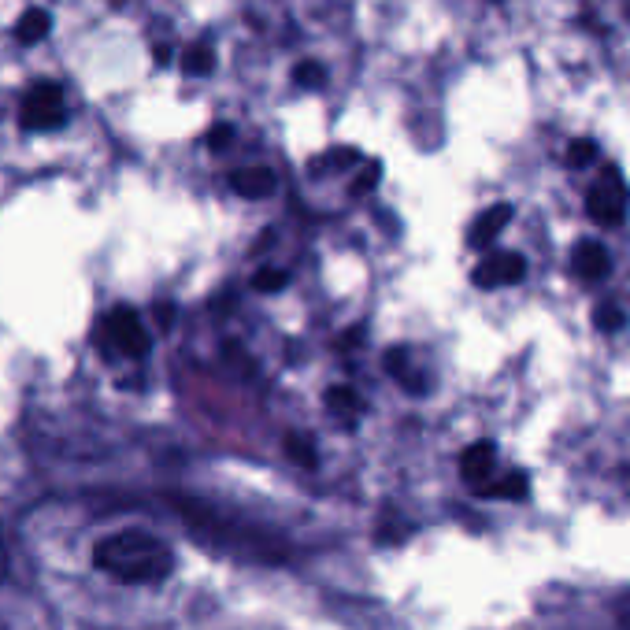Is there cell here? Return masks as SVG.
I'll use <instances>...</instances> for the list:
<instances>
[{
	"label": "cell",
	"mask_w": 630,
	"mask_h": 630,
	"mask_svg": "<svg viewBox=\"0 0 630 630\" xmlns=\"http://www.w3.org/2000/svg\"><path fill=\"white\" fill-rule=\"evenodd\" d=\"M327 164L334 167V171H341V167L360 164V149H334V152L327 156Z\"/></svg>",
	"instance_id": "obj_22"
},
{
	"label": "cell",
	"mask_w": 630,
	"mask_h": 630,
	"mask_svg": "<svg viewBox=\"0 0 630 630\" xmlns=\"http://www.w3.org/2000/svg\"><path fill=\"white\" fill-rule=\"evenodd\" d=\"M378 178H382V164H378V160H371V164H367L364 171L356 175L353 193H356V197H360V193H371V189L378 186Z\"/></svg>",
	"instance_id": "obj_20"
},
{
	"label": "cell",
	"mask_w": 630,
	"mask_h": 630,
	"mask_svg": "<svg viewBox=\"0 0 630 630\" xmlns=\"http://www.w3.org/2000/svg\"><path fill=\"white\" fill-rule=\"evenodd\" d=\"M527 493H530V479L523 471H512V475H504V479L479 486V497H486V501H523Z\"/></svg>",
	"instance_id": "obj_10"
},
{
	"label": "cell",
	"mask_w": 630,
	"mask_h": 630,
	"mask_svg": "<svg viewBox=\"0 0 630 630\" xmlns=\"http://www.w3.org/2000/svg\"><path fill=\"white\" fill-rule=\"evenodd\" d=\"M152 60L160 63V67H167V63H171V45H156V49H152Z\"/></svg>",
	"instance_id": "obj_24"
},
{
	"label": "cell",
	"mask_w": 630,
	"mask_h": 630,
	"mask_svg": "<svg viewBox=\"0 0 630 630\" xmlns=\"http://www.w3.org/2000/svg\"><path fill=\"white\" fill-rule=\"evenodd\" d=\"M327 408L341 419H353L360 412V393L353 386H334V390H327Z\"/></svg>",
	"instance_id": "obj_13"
},
{
	"label": "cell",
	"mask_w": 630,
	"mask_h": 630,
	"mask_svg": "<svg viewBox=\"0 0 630 630\" xmlns=\"http://www.w3.org/2000/svg\"><path fill=\"white\" fill-rule=\"evenodd\" d=\"M234 141V126L230 123H215L212 130H208V149L212 152H223Z\"/></svg>",
	"instance_id": "obj_21"
},
{
	"label": "cell",
	"mask_w": 630,
	"mask_h": 630,
	"mask_svg": "<svg viewBox=\"0 0 630 630\" xmlns=\"http://www.w3.org/2000/svg\"><path fill=\"white\" fill-rule=\"evenodd\" d=\"M278 186V175L271 171V167H245V171H234L230 175V189L238 193V197H245V201H264V197H271Z\"/></svg>",
	"instance_id": "obj_7"
},
{
	"label": "cell",
	"mask_w": 630,
	"mask_h": 630,
	"mask_svg": "<svg viewBox=\"0 0 630 630\" xmlns=\"http://www.w3.org/2000/svg\"><path fill=\"white\" fill-rule=\"evenodd\" d=\"M0 575H4V542H0Z\"/></svg>",
	"instance_id": "obj_25"
},
{
	"label": "cell",
	"mask_w": 630,
	"mask_h": 630,
	"mask_svg": "<svg viewBox=\"0 0 630 630\" xmlns=\"http://www.w3.org/2000/svg\"><path fill=\"white\" fill-rule=\"evenodd\" d=\"M356 341H364V330H360V327H349V334L338 341V349H353Z\"/></svg>",
	"instance_id": "obj_23"
},
{
	"label": "cell",
	"mask_w": 630,
	"mask_h": 630,
	"mask_svg": "<svg viewBox=\"0 0 630 630\" xmlns=\"http://www.w3.org/2000/svg\"><path fill=\"white\" fill-rule=\"evenodd\" d=\"M286 282H290V271H282V267H264V271H256V278H252V290L278 293V290H286Z\"/></svg>",
	"instance_id": "obj_16"
},
{
	"label": "cell",
	"mask_w": 630,
	"mask_h": 630,
	"mask_svg": "<svg viewBox=\"0 0 630 630\" xmlns=\"http://www.w3.org/2000/svg\"><path fill=\"white\" fill-rule=\"evenodd\" d=\"M593 323H597V330L612 334V330L623 327V308H619V304H597V312H593Z\"/></svg>",
	"instance_id": "obj_19"
},
{
	"label": "cell",
	"mask_w": 630,
	"mask_h": 630,
	"mask_svg": "<svg viewBox=\"0 0 630 630\" xmlns=\"http://www.w3.org/2000/svg\"><path fill=\"white\" fill-rule=\"evenodd\" d=\"M493 441H475V445H467L464 456H460V475H464L475 490L490 482V471H493Z\"/></svg>",
	"instance_id": "obj_8"
},
{
	"label": "cell",
	"mask_w": 630,
	"mask_h": 630,
	"mask_svg": "<svg viewBox=\"0 0 630 630\" xmlns=\"http://www.w3.org/2000/svg\"><path fill=\"white\" fill-rule=\"evenodd\" d=\"M182 71L186 75H212L215 71V52L208 45H193L182 52Z\"/></svg>",
	"instance_id": "obj_14"
},
{
	"label": "cell",
	"mask_w": 630,
	"mask_h": 630,
	"mask_svg": "<svg viewBox=\"0 0 630 630\" xmlns=\"http://www.w3.org/2000/svg\"><path fill=\"white\" fill-rule=\"evenodd\" d=\"M586 212H590L597 227H619L623 223V215H627V182L619 175V167H605L601 182L586 197Z\"/></svg>",
	"instance_id": "obj_4"
},
{
	"label": "cell",
	"mask_w": 630,
	"mask_h": 630,
	"mask_svg": "<svg viewBox=\"0 0 630 630\" xmlns=\"http://www.w3.org/2000/svg\"><path fill=\"white\" fill-rule=\"evenodd\" d=\"M286 456H290L293 464H301L312 471L315 467V445L308 434H286Z\"/></svg>",
	"instance_id": "obj_15"
},
{
	"label": "cell",
	"mask_w": 630,
	"mask_h": 630,
	"mask_svg": "<svg viewBox=\"0 0 630 630\" xmlns=\"http://www.w3.org/2000/svg\"><path fill=\"white\" fill-rule=\"evenodd\" d=\"M93 567L119 586H160L175 571V553L149 530H112L93 542Z\"/></svg>",
	"instance_id": "obj_1"
},
{
	"label": "cell",
	"mask_w": 630,
	"mask_h": 630,
	"mask_svg": "<svg viewBox=\"0 0 630 630\" xmlns=\"http://www.w3.org/2000/svg\"><path fill=\"white\" fill-rule=\"evenodd\" d=\"M97 341L108 356H123V360H141V356L152 349V338L141 315L134 308H112V312L101 319V330H97Z\"/></svg>",
	"instance_id": "obj_2"
},
{
	"label": "cell",
	"mask_w": 630,
	"mask_h": 630,
	"mask_svg": "<svg viewBox=\"0 0 630 630\" xmlns=\"http://www.w3.org/2000/svg\"><path fill=\"white\" fill-rule=\"evenodd\" d=\"M508 219H512V204H493V208H486V212L475 219V227L467 230V245H490L497 234H501L504 227H508Z\"/></svg>",
	"instance_id": "obj_9"
},
{
	"label": "cell",
	"mask_w": 630,
	"mask_h": 630,
	"mask_svg": "<svg viewBox=\"0 0 630 630\" xmlns=\"http://www.w3.org/2000/svg\"><path fill=\"white\" fill-rule=\"evenodd\" d=\"M19 123H23V130H60L67 123L63 89L56 82H38V86L26 89L23 108H19Z\"/></svg>",
	"instance_id": "obj_3"
},
{
	"label": "cell",
	"mask_w": 630,
	"mask_h": 630,
	"mask_svg": "<svg viewBox=\"0 0 630 630\" xmlns=\"http://www.w3.org/2000/svg\"><path fill=\"white\" fill-rule=\"evenodd\" d=\"M293 82H297L301 89H319L323 82H327V71H323V63L319 60H304V63H297Z\"/></svg>",
	"instance_id": "obj_17"
},
{
	"label": "cell",
	"mask_w": 630,
	"mask_h": 630,
	"mask_svg": "<svg viewBox=\"0 0 630 630\" xmlns=\"http://www.w3.org/2000/svg\"><path fill=\"white\" fill-rule=\"evenodd\" d=\"M386 371H390L408 393H423V386H427V382L408 367V349H390V353H386Z\"/></svg>",
	"instance_id": "obj_12"
},
{
	"label": "cell",
	"mask_w": 630,
	"mask_h": 630,
	"mask_svg": "<svg viewBox=\"0 0 630 630\" xmlns=\"http://www.w3.org/2000/svg\"><path fill=\"white\" fill-rule=\"evenodd\" d=\"M593 160H597V145H593V141L579 138V141H571V145H567V167L582 171V167H590Z\"/></svg>",
	"instance_id": "obj_18"
},
{
	"label": "cell",
	"mask_w": 630,
	"mask_h": 630,
	"mask_svg": "<svg viewBox=\"0 0 630 630\" xmlns=\"http://www.w3.org/2000/svg\"><path fill=\"white\" fill-rule=\"evenodd\" d=\"M49 30H52V15L45 12V8H30V12H23V19L15 23V38L23 41V45H38Z\"/></svg>",
	"instance_id": "obj_11"
},
{
	"label": "cell",
	"mask_w": 630,
	"mask_h": 630,
	"mask_svg": "<svg viewBox=\"0 0 630 630\" xmlns=\"http://www.w3.org/2000/svg\"><path fill=\"white\" fill-rule=\"evenodd\" d=\"M527 275V260L519 252H497V256H486L475 271H471V282L479 290H501V286H516Z\"/></svg>",
	"instance_id": "obj_5"
},
{
	"label": "cell",
	"mask_w": 630,
	"mask_h": 630,
	"mask_svg": "<svg viewBox=\"0 0 630 630\" xmlns=\"http://www.w3.org/2000/svg\"><path fill=\"white\" fill-rule=\"evenodd\" d=\"M571 271L582 278V282H597L612 271V260H608V249L601 241H579L575 252H571Z\"/></svg>",
	"instance_id": "obj_6"
}]
</instances>
